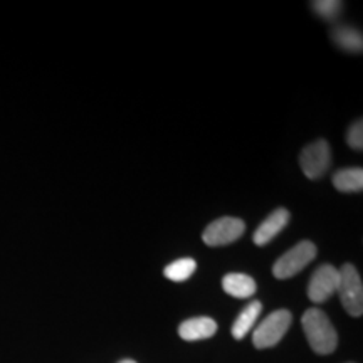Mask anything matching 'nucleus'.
<instances>
[{
  "mask_svg": "<svg viewBox=\"0 0 363 363\" xmlns=\"http://www.w3.org/2000/svg\"><path fill=\"white\" fill-rule=\"evenodd\" d=\"M301 325L313 352L318 355H330L337 350L338 333L323 311L318 308H310L303 315Z\"/></svg>",
  "mask_w": 363,
  "mask_h": 363,
  "instance_id": "1",
  "label": "nucleus"
},
{
  "mask_svg": "<svg viewBox=\"0 0 363 363\" xmlns=\"http://www.w3.org/2000/svg\"><path fill=\"white\" fill-rule=\"evenodd\" d=\"M340 301L348 315L362 316L363 313V286L362 278L358 274L357 267L352 264H343L342 269H338V288Z\"/></svg>",
  "mask_w": 363,
  "mask_h": 363,
  "instance_id": "2",
  "label": "nucleus"
},
{
  "mask_svg": "<svg viewBox=\"0 0 363 363\" xmlns=\"http://www.w3.org/2000/svg\"><path fill=\"white\" fill-rule=\"evenodd\" d=\"M318 249L311 240H301L284 252L272 266V274L278 279H289L303 271L316 257Z\"/></svg>",
  "mask_w": 363,
  "mask_h": 363,
  "instance_id": "3",
  "label": "nucleus"
},
{
  "mask_svg": "<svg viewBox=\"0 0 363 363\" xmlns=\"http://www.w3.org/2000/svg\"><path fill=\"white\" fill-rule=\"evenodd\" d=\"M293 321V315L288 310H278L272 311L269 316H266L262 320V323L254 330L252 333V343L254 347L259 348H271L276 347L283 337L286 331L289 330Z\"/></svg>",
  "mask_w": 363,
  "mask_h": 363,
  "instance_id": "4",
  "label": "nucleus"
},
{
  "mask_svg": "<svg viewBox=\"0 0 363 363\" xmlns=\"http://www.w3.org/2000/svg\"><path fill=\"white\" fill-rule=\"evenodd\" d=\"M330 163L331 150L326 140H318V142L308 145L299 155V165H301L303 174L311 180L323 177L330 169Z\"/></svg>",
  "mask_w": 363,
  "mask_h": 363,
  "instance_id": "5",
  "label": "nucleus"
},
{
  "mask_svg": "<svg viewBox=\"0 0 363 363\" xmlns=\"http://www.w3.org/2000/svg\"><path fill=\"white\" fill-rule=\"evenodd\" d=\"M246 230L244 220L235 219V217H220L214 222H211L203 230L202 239L207 246L219 247L238 240Z\"/></svg>",
  "mask_w": 363,
  "mask_h": 363,
  "instance_id": "6",
  "label": "nucleus"
},
{
  "mask_svg": "<svg viewBox=\"0 0 363 363\" xmlns=\"http://www.w3.org/2000/svg\"><path fill=\"white\" fill-rule=\"evenodd\" d=\"M338 288V269L331 264H323L315 271L308 284V296L313 303H323L333 296Z\"/></svg>",
  "mask_w": 363,
  "mask_h": 363,
  "instance_id": "7",
  "label": "nucleus"
},
{
  "mask_svg": "<svg viewBox=\"0 0 363 363\" xmlns=\"http://www.w3.org/2000/svg\"><path fill=\"white\" fill-rule=\"evenodd\" d=\"M289 222V212L286 208H276L269 216L262 220V224L257 227L254 233V244L256 246H266L272 239L278 235L281 230L288 225Z\"/></svg>",
  "mask_w": 363,
  "mask_h": 363,
  "instance_id": "8",
  "label": "nucleus"
},
{
  "mask_svg": "<svg viewBox=\"0 0 363 363\" xmlns=\"http://www.w3.org/2000/svg\"><path fill=\"white\" fill-rule=\"evenodd\" d=\"M217 331V323L212 318L199 316L185 320L179 326V335L185 342H199V340H206L214 337Z\"/></svg>",
  "mask_w": 363,
  "mask_h": 363,
  "instance_id": "9",
  "label": "nucleus"
},
{
  "mask_svg": "<svg viewBox=\"0 0 363 363\" xmlns=\"http://www.w3.org/2000/svg\"><path fill=\"white\" fill-rule=\"evenodd\" d=\"M222 289L230 296L246 299L251 298L254 293H256L257 286L256 281H254L251 276L242 274V272H229V274L224 276L222 279Z\"/></svg>",
  "mask_w": 363,
  "mask_h": 363,
  "instance_id": "10",
  "label": "nucleus"
},
{
  "mask_svg": "<svg viewBox=\"0 0 363 363\" xmlns=\"http://www.w3.org/2000/svg\"><path fill=\"white\" fill-rule=\"evenodd\" d=\"M262 311V305L261 301H251L249 305L244 308L242 311L239 313V316L235 318L234 325H233V337L235 340H242L249 331L252 330L254 323H256V320L259 318Z\"/></svg>",
  "mask_w": 363,
  "mask_h": 363,
  "instance_id": "11",
  "label": "nucleus"
},
{
  "mask_svg": "<svg viewBox=\"0 0 363 363\" xmlns=\"http://www.w3.org/2000/svg\"><path fill=\"white\" fill-rule=\"evenodd\" d=\"M335 189L345 194H357L363 190V170L360 167L338 170L333 175Z\"/></svg>",
  "mask_w": 363,
  "mask_h": 363,
  "instance_id": "12",
  "label": "nucleus"
},
{
  "mask_svg": "<svg viewBox=\"0 0 363 363\" xmlns=\"http://www.w3.org/2000/svg\"><path fill=\"white\" fill-rule=\"evenodd\" d=\"M331 38L338 44V48L345 49V51L358 54L363 51V35L360 30L353 29V27H337Z\"/></svg>",
  "mask_w": 363,
  "mask_h": 363,
  "instance_id": "13",
  "label": "nucleus"
},
{
  "mask_svg": "<svg viewBox=\"0 0 363 363\" xmlns=\"http://www.w3.org/2000/svg\"><path fill=\"white\" fill-rule=\"evenodd\" d=\"M195 269H197V262L192 257H184V259H177L167 266L163 274H165L167 279L182 283V281H187L194 274Z\"/></svg>",
  "mask_w": 363,
  "mask_h": 363,
  "instance_id": "14",
  "label": "nucleus"
},
{
  "mask_svg": "<svg viewBox=\"0 0 363 363\" xmlns=\"http://www.w3.org/2000/svg\"><path fill=\"white\" fill-rule=\"evenodd\" d=\"M343 4L338 0H318L313 2V9L320 17H323L325 21H335L342 12Z\"/></svg>",
  "mask_w": 363,
  "mask_h": 363,
  "instance_id": "15",
  "label": "nucleus"
},
{
  "mask_svg": "<svg viewBox=\"0 0 363 363\" xmlns=\"http://www.w3.org/2000/svg\"><path fill=\"white\" fill-rule=\"evenodd\" d=\"M347 142L353 150H362L363 148V123H362V120H358L357 123H353L352 128L348 130Z\"/></svg>",
  "mask_w": 363,
  "mask_h": 363,
  "instance_id": "16",
  "label": "nucleus"
},
{
  "mask_svg": "<svg viewBox=\"0 0 363 363\" xmlns=\"http://www.w3.org/2000/svg\"><path fill=\"white\" fill-rule=\"evenodd\" d=\"M120 363H136L135 360H130V358H126V360H121Z\"/></svg>",
  "mask_w": 363,
  "mask_h": 363,
  "instance_id": "17",
  "label": "nucleus"
}]
</instances>
